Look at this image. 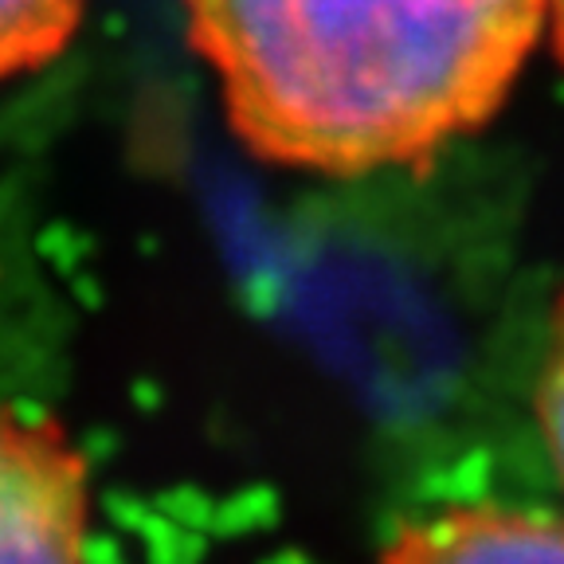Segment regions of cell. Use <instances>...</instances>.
Returning a JSON list of instances; mask_svg holds the SVG:
<instances>
[{
  "label": "cell",
  "mask_w": 564,
  "mask_h": 564,
  "mask_svg": "<svg viewBox=\"0 0 564 564\" xmlns=\"http://www.w3.org/2000/svg\"><path fill=\"white\" fill-rule=\"evenodd\" d=\"M181 4L231 133L322 176L432 161L502 110L545 35V0Z\"/></svg>",
  "instance_id": "obj_1"
},
{
  "label": "cell",
  "mask_w": 564,
  "mask_h": 564,
  "mask_svg": "<svg viewBox=\"0 0 564 564\" xmlns=\"http://www.w3.org/2000/svg\"><path fill=\"white\" fill-rule=\"evenodd\" d=\"M90 470L47 420L0 408V561H79Z\"/></svg>",
  "instance_id": "obj_2"
},
{
  "label": "cell",
  "mask_w": 564,
  "mask_h": 564,
  "mask_svg": "<svg viewBox=\"0 0 564 564\" xmlns=\"http://www.w3.org/2000/svg\"><path fill=\"white\" fill-rule=\"evenodd\" d=\"M384 561H564V521L549 513L467 506L423 525H408Z\"/></svg>",
  "instance_id": "obj_3"
},
{
  "label": "cell",
  "mask_w": 564,
  "mask_h": 564,
  "mask_svg": "<svg viewBox=\"0 0 564 564\" xmlns=\"http://www.w3.org/2000/svg\"><path fill=\"white\" fill-rule=\"evenodd\" d=\"M87 0H0V83L52 63L79 28Z\"/></svg>",
  "instance_id": "obj_4"
},
{
  "label": "cell",
  "mask_w": 564,
  "mask_h": 564,
  "mask_svg": "<svg viewBox=\"0 0 564 564\" xmlns=\"http://www.w3.org/2000/svg\"><path fill=\"white\" fill-rule=\"evenodd\" d=\"M538 423L541 435H545L549 458H553L556 478L564 486V302L561 314H556L553 329V349L545 357V369L538 380Z\"/></svg>",
  "instance_id": "obj_5"
},
{
  "label": "cell",
  "mask_w": 564,
  "mask_h": 564,
  "mask_svg": "<svg viewBox=\"0 0 564 564\" xmlns=\"http://www.w3.org/2000/svg\"><path fill=\"white\" fill-rule=\"evenodd\" d=\"M545 32L553 40V52L564 67V0H545Z\"/></svg>",
  "instance_id": "obj_6"
}]
</instances>
